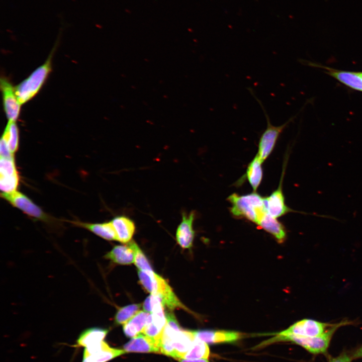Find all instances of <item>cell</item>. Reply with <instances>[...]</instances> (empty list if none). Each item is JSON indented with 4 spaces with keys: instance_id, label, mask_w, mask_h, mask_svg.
I'll list each match as a JSON object with an SVG mask.
<instances>
[{
    "instance_id": "obj_2",
    "label": "cell",
    "mask_w": 362,
    "mask_h": 362,
    "mask_svg": "<svg viewBox=\"0 0 362 362\" xmlns=\"http://www.w3.org/2000/svg\"><path fill=\"white\" fill-rule=\"evenodd\" d=\"M139 282L146 292L158 295L161 299L163 306L170 310L181 308L190 310L182 304L174 293L167 282L153 271L141 272L138 275Z\"/></svg>"
},
{
    "instance_id": "obj_3",
    "label": "cell",
    "mask_w": 362,
    "mask_h": 362,
    "mask_svg": "<svg viewBox=\"0 0 362 362\" xmlns=\"http://www.w3.org/2000/svg\"><path fill=\"white\" fill-rule=\"evenodd\" d=\"M55 49L54 47L45 62L31 74L15 86V91L21 105L27 103L40 92L52 71V61Z\"/></svg>"
},
{
    "instance_id": "obj_26",
    "label": "cell",
    "mask_w": 362,
    "mask_h": 362,
    "mask_svg": "<svg viewBox=\"0 0 362 362\" xmlns=\"http://www.w3.org/2000/svg\"><path fill=\"white\" fill-rule=\"evenodd\" d=\"M141 307L140 304H133L120 308L114 317L115 324H124L140 311Z\"/></svg>"
},
{
    "instance_id": "obj_13",
    "label": "cell",
    "mask_w": 362,
    "mask_h": 362,
    "mask_svg": "<svg viewBox=\"0 0 362 362\" xmlns=\"http://www.w3.org/2000/svg\"><path fill=\"white\" fill-rule=\"evenodd\" d=\"M195 217L194 211L190 214H182V220L178 225L176 232L177 243L183 248H190L193 245L195 236L193 222Z\"/></svg>"
},
{
    "instance_id": "obj_4",
    "label": "cell",
    "mask_w": 362,
    "mask_h": 362,
    "mask_svg": "<svg viewBox=\"0 0 362 362\" xmlns=\"http://www.w3.org/2000/svg\"><path fill=\"white\" fill-rule=\"evenodd\" d=\"M228 200L231 204L230 212L237 217H244L256 224L267 212L264 198L256 193L240 196L234 193Z\"/></svg>"
},
{
    "instance_id": "obj_19",
    "label": "cell",
    "mask_w": 362,
    "mask_h": 362,
    "mask_svg": "<svg viewBox=\"0 0 362 362\" xmlns=\"http://www.w3.org/2000/svg\"><path fill=\"white\" fill-rule=\"evenodd\" d=\"M74 225L80 226L107 240H117L116 231L111 221L102 223H84L80 221L72 222Z\"/></svg>"
},
{
    "instance_id": "obj_15",
    "label": "cell",
    "mask_w": 362,
    "mask_h": 362,
    "mask_svg": "<svg viewBox=\"0 0 362 362\" xmlns=\"http://www.w3.org/2000/svg\"><path fill=\"white\" fill-rule=\"evenodd\" d=\"M282 182L278 188L268 197L264 198L265 208L267 212L275 218H278L285 214L293 211L285 203L282 192Z\"/></svg>"
},
{
    "instance_id": "obj_9",
    "label": "cell",
    "mask_w": 362,
    "mask_h": 362,
    "mask_svg": "<svg viewBox=\"0 0 362 362\" xmlns=\"http://www.w3.org/2000/svg\"><path fill=\"white\" fill-rule=\"evenodd\" d=\"M125 353L123 349L112 347L103 341L85 347L81 362H107Z\"/></svg>"
},
{
    "instance_id": "obj_8",
    "label": "cell",
    "mask_w": 362,
    "mask_h": 362,
    "mask_svg": "<svg viewBox=\"0 0 362 362\" xmlns=\"http://www.w3.org/2000/svg\"><path fill=\"white\" fill-rule=\"evenodd\" d=\"M0 87L7 118L8 121H16L20 116L21 105L16 95L15 86L7 77L2 76Z\"/></svg>"
},
{
    "instance_id": "obj_6",
    "label": "cell",
    "mask_w": 362,
    "mask_h": 362,
    "mask_svg": "<svg viewBox=\"0 0 362 362\" xmlns=\"http://www.w3.org/2000/svg\"><path fill=\"white\" fill-rule=\"evenodd\" d=\"M1 197L30 217L49 224H52L55 222L40 207L21 193L17 191L10 193H2Z\"/></svg>"
},
{
    "instance_id": "obj_30",
    "label": "cell",
    "mask_w": 362,
    "mask_h": 362,
    "mask_svg": "<svg viewBox=\"0 0 362 362\" xmlns=\"http://www.w3.org/2000/svg\"><path fill=\"white\" fill-rule=\"evenodd\" d=\"M0 154L1 157L14 158V155L10 150L7 140L3 135L1 139Z\"/></svg>"
},
{
    "instance_id": "obj_31",
    "label": "cell",
    "mask_w": 362,
    "mask_h": 362,
    "mask_svg": "<svg viewBox=\"0 0 362 362\" xmlns=\"http://www.w3.org/2000/svg\"><path fill=\"white\" fill-rule=\"evenodd\" d=\"M352 358V356L343 353L337 357L331 358L329 362H351Z\"/></svg>"
},
{
    "instance_id": "obj_21",
    "label": "cell",
    "mask_w": 362,
    "mask_h": 362,
    "mask_svg": "<svg viewBox=\"0 0 362 362\" xmlns=\"http://www.w3.org/2000/svg\"><path fill=\"white\" fill-rule=\"evenodd\" d=\"M327 73L350 88L362 92V78L359 72L327 68Z\"/></svg>"
},
{
    "instance_id": "obj_34",
    "label": "cell",
    "mask_w": 362,
    "mask_h": 362,
    "mask_svg": "<svg viewBox=\"0 0 362 362\" xmlns=\"http://www.w3.org/2000/svg\"><path fill=\"white\" fill-rule=\"evenodd\" d=\"M359 75H360V77H361V78H362V72H359Z\"/></svg>"
},
{
    "instance_id": "obj_7",
    "label": "cell",
    "mask_w": 362,
    "mask_h": 362,
    "mask_svg": "<svg viewBox=\"0 0 362 362\" xmlns=\"http://www.w3.org/2000/svg\"><path fill=\"white\" fill-rule=\"evenodd\" d=\"M334 324L322 322L313 319H304L296 322L286 330L276 334L280 335L317 336L324 334Z\"/></svg>"
},
{
    "instance_id": "obj_11",
    "label": "cell",
    "mask_w": 362,
    "mask_h": 362,
    "mask_svg": "<svg viewBox=\"0 0 362 362\" xmlns=\"http://www.w3.org/2000/svg\"><path fill=\"white\" fill-rule=\"evenodd\" d=\"M164 307L160 306L154 309L149 314L147 323L142 333L160 342L163 329L166 323Z\"/></svg>"
},
{
    "instance_id": "obj_28",
    "label": "cell",
    "mask_w": 362,
    "mask_h": 362,
    "mask_svg": "<svg viewBox=\"0 0 362 362\" xmlns=\"http://www.w3.org/2000/svg\"><path fill=\"white\" fill-rule=\"evenodd\" d=\"M20 180L18 174L11 176H1V190L3 193H10L16 191Z\"/></svg>"
},
{
    "instance_id": "obj_33",
    "label": "cell",
    "mask_w": 362,
    "mask_h": 362,
    "mask_svg": "<svg viewBox=\"0 0 362 362\" xmlns=\"http://www.w3.org/2000/svg\"><path fill=\"white\" fill-rule=\"evenodd\" d=\"M353 358H358L362 357V345L357 349L352 355Z\"/></svg>"
},
{
    "instance_id": "obj_23",
    "label": "cell",
    "mask_w": 362,
    "mask_h": 362,
    "mask_svg": "<svg viewBox=\"0 0 362 362\" xmlns=\"http://www.w3.org/2000/svg\"><path fill=\"white\" fill-rule=\"evenodd\" d=\"M262 163L256 154L249 163L246 170V177L254 191L257 190L262 180L263 174Z\"/></svg>"
},
{
    "instance_id": "obj_17",
    "label": "cell",
    "mask_w": 362,
    "mask_h": 362,
    "mask_svg": "<svg viewBox=\"0 0 362 362\" xmlns=\"http://www.w3.org/2000/svg\"><path fill=\"white\" fill-rule=\"evenodd\" d=\"M109 329L99 327L88 328L79 334L76 340L75 346L87 347L104 341Z\"/></svg>"
},
{
    "instance_id": "obj_22",
    "label": "cell",
    "mask_w": 362,
    "mask_h": 362,
    "mask_svg": "<svg viewBox=\"0 0 362 362\" xmlns=\"http://www.w3.org/2000/svg\"><path fill=\"white\" fill-rule=\"evenodd\" d=\"M257 224L272 234L279 241L282 242L285 239L286 232L283 225L276 218L272 216L267 212Z\"/></svg>"
},
{
    "instance_id": "obj_27",
    "label": "cell",
    "mask_w": 362,
    "mask_h": 362,
    "mask_svg": "<svg viewBox=\"0 0 362 362\" xmlns=\"http://www.w3.org/2000/svg\"><path fill=\"white\" fill-rule=\"evenodd\" d=\"M128 244L134 251V263L138 269L147 272L153 271L147 258L136 243L131 241L128 243Z\"/></svg>"
},
{
    "instance_id": "obj_14",
    "label": "cell",
    "mask_w": 362,
    "mask_h": 362,
    "mask_svg": "<svg viewBox=\"0 0 362 362\" xmlns=\"http://www.w3.org/2000/svg\"><path fill=\"white\" fill-rule=\"evenodd\" d=\"M195 338L193 330L182 329L175 335L171 342L172 357L183 358L191 347Z\"/></svg>"
},
{
    "instance_id": "obj_29",
    "label": "cell",
    "mask_w": 362,
    "mask_h": 362,
    "mask_svg": "<svg viewBox=\"0 0 362 362\" xmlns=\"http://www.w3.org/2000/svg\"><path fill=\"white\" fill-rule=\"evenodd\" d=\"M0 173L1 176H11L18 174L14 158L1 157Z\"/></svg>"
},
{
    "instance_id": "obj_1",
    "label": "cell",
    "mask_w": 362,
    "mask_h": 362,
    "mask_svg": "<svg viewBox=\"0 0 362 362\" xmlns=\"http://www.w3.org/2000/svg\"><path fill=\"white\" fill-rule=\"evenodd\" d=\"M350 324V322L345 321L334 323L326 332L321 335L313 337L304 336L296 335H280L276 333L275 336L256 346L261 348L277 342L290 341L304 347L309 352L317 354L324 353L329 345L331 339L336 330L340 327Z\"/></svg>"
},
{
    "instance_id": "obj_25",
    "label": "cell",
    "mask_w": 362,
    "mask_h": 362,
    "mask_svg": "<svg viewBox=\"0 0 362 362\" xmlns=\"http://www.w3.org/2000/svg\"><path fill=\"white\" fill-rule=\"evenodd\" d=\"M209 355L210 349L207 343L195 337L191 347L183 358L187 359L208 358Z\"/></svg>"
},
{
    "instance_id": "obj_16",
    "label": "cell",
    "mask_w": 362,
    "mask_h": 362,
    "mask_svg": "<svg viewBox=\"0 0 362 362\" xmlns=\"http://www.w3.org/2000/svg\"><path fill=\"white\" fill-rule=\"evenodd\" d=\"M111 221L116 231L117 241L122 243L129 242L135 231L134 222L124 216L116 217Z\"/></svg>"
},
{
    "instance_id": "obj_20",
    "label": "cell",
    "mask_w": 362,
    "mask_h": 362,
    "mask_svg": "<svg viewBox=\"0 0 362 362\" xmlns=\"http://www.w3.org/2000/svg\"><path fill=\"white\" fill-rule=\"evenodd\" d=\"M149 313L139 311L132 318L123 324V330L125 336L133 338L142 332L147 321Z\"/></svg>"
},
{
    "instance_id": "obj_12",
    "label": "cell",
    "mask_w": 362,
    "mask_h": 362,
    "mask_svg": "<svg viewBox=\"0 0 362 362\" xmlns=\"http://www.w3.org/2000/svg\"><path fill=\"white\" fill-rule=\"evenodd\" d=\"M126 352L160 353V343L145 334H139L123 346Z\"/></svg>"
},
{
    "instance_id": "obj_32",
    "label": "cell",
    "mask_w": 362,
    "mask_h": 362,
    "mask_svg": "<svg viewBox=\"0 0 362 362\" xmlns=\"http://www.w3.org/2000/svg\"><path fill=\"white\" fill-rule=\"evenodd\" d=\"M177 360L179 362H209L207 358H200L195 359L179 358L177 359Z\"/></svg>"
},
{
    "instance_id": "obj_18",
    "label": "cell",
    "mask_w": 362,
    "mask_h": 362,
    "mask_svg": "<svg viewBox=\"0 0 362 362\" xmlns=\"http://www.w3.org/2000/svg\"><path fill=\"white\" fill-rule=\"evenodd\" d=\"M104 257L116 264L128 265L134 262L135 252L128 243L115 246Z\"/></svg>"
},
{
    "instance_id": "obj_5",
    "label": "cell",
    "mask_w": 362,
    "mask_h": 362,
    "mask_svg": "<svg viewBox=\"0 0 362 362\" xmlns=\"http://www.w3.org/2000/svg\"><path fill=\"white\" fill-rule=\"evenodd\" d=\"M248 89L259 103L266 120V128L260 137L257 153L259 158L263 162L272 153L280 134L287 126L293 120L294 117L291 118L287 122L280 126L273 125L271 123L270 118L261 101L256 97L251 88H249Z\"/></svg>"
},
{
    "instance_id": "obj_24",
    "label": "cell",
    "mask_w": 362,
    "mask_h": 362,
    "mask_svg": "<svg viewBox=\"0 0 362 362\" xmlns=\"http://www.w3.org/2000/svg\"><path fill=\"white\" fill-rule=\"evenodd\" d=\"M6 138L9 149L14 155L19 147V128L16 121H8L3 135Z\"/></svg>"
},
{
    "instance_id": "obj_10",
    "label": "cell",
    "mask_w": 362,
    "mask_h": 362,
    "mask_svg": "<svg viewBox=\"0 0 362 362\" xmlns=\"http://www.w3.org/2000/svg\"><path fill=\"white\" fill-rule=\"evenodd\" d=\"M193 332L196 338L209 344L234 342L243 335L239 332L223 330H200Z\"/></svg>"
}]
</instances>
